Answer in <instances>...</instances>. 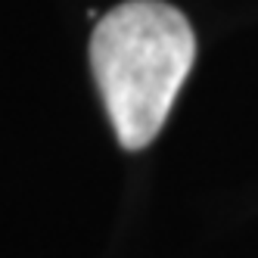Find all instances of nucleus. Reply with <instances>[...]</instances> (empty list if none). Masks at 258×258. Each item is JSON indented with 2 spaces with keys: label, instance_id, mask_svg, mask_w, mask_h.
Wrapping results in <instances>:
<instances>
[{
  "label": "nucleus",
  "instance_id": "obj_1",
  "mask_svg": "<svg viewBox=\"0 0 258 258\" xmlns=\"http://www.w3.org/2000/svg\"><path fill=\"white\" fill-rule=\"evenodd\" d=\"M196 59L183 13L162 0H127L94 25L90 69L124 150L156 140Z\"/></svg>",
  "mask_w": 258,
  "mask_h": 258
}]
</instances>
